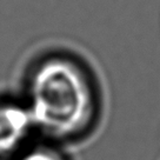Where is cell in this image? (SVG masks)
I'll list each match as a JSON object with an SVG mask.
<instances>
[{
	"label": "cell",
	"instance_id": "obj_1",
	"mask_svg": "<svg viewBox=\"0 0 160 160\" xmlns=\"http://www.w3.org/2000/svg\"><path fill=\"white\" fill-rule=\"evenodd\" d=\"M21 98L37 134L61 146L88 139L102 119L98 77L84 58L68 50L45 51L32 60Z\"/></svg>",
	"mask_w": 160,
	"mask_h": 160
},
{
	"label": "cell",
	"instance_id": "obj_2",
	"mask_svg": "<svg viewBox=\"0 0 160 160\" xmlns=\"http://www.w3.org/2000/svg\"><path fill=\"white\" fill-rule=\"evenodd\" d=\"M37 134L22 98L0 97V160H13Z\"/></svg>",
	"mask_w": 160,
	"mask_h": 160
},
{
	"label": "cell",
	"instance_id": "obj_3",
	"mask_svg": "<svg viewBox=\"0 0 160 160\" xmlns=\"http://www.w3.org/2000/svg\"><path fill=\"white\" fill-rule=\"evenodd\" d=\"M13 160H72L61 145L42 140L31 142Z\"/></svg>",
	"mask_w": 160,
	"mask_h": 160
}]
</instances>
